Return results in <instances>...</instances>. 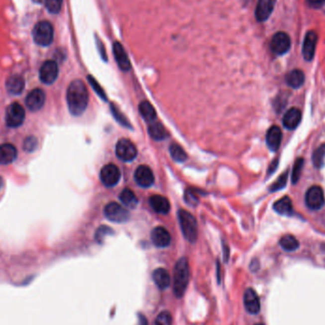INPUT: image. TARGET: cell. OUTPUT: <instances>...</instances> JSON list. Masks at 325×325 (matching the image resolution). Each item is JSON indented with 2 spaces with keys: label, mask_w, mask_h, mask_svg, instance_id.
Listing matches in <instances>:
<instances>
[{
  "label": "cell",
  "mask_w": 325,
  "mask_h": 325,
  "mask_svg": "<svg viewBox=\"0 0 325 325\" xmlns=\"http://www.w3.org/2000/svg\"><path fill=\"white\" fill-rule=\"evenodd\" d=\"M67 103L70 112L74 116L84 113L89 104V93L81 80H74L67 90Z\"/></svg>",
  "instance_id": "1"
},
{
  "label": "cell",
  "mask_w": 325,
  "mask_h": 325,
  "mask_svg": "<svg viewBox=\"0 0 325 325\" xmlns=\"http://www.w3.org/2000/svg\"><path fill=\"white\" fill-rule=\"evenodd\" d=\"M189 283V264L187 258L183 257L176 262L173 270V291L177 298H182Z\"/></svg>",
  "instance_id": "2"
},
{
  "label": "cell",
  "mask_w": 325,
  "mask_h": 325,
  "mask_svg": "<svg viewBox=\"0 0 325 325\" xmlns=\"http://www.w3.org/2000/svg\"><path fill=\"white\" fill-rule=\"evenodd\" d=\"M179 222L181 230L186 240L194 242L198 236V225L195 217L187 210H179Z\"/></svg>",
  "instance_id": "3"
},
{
  "label": "cell",
  "mask_w": 325,
  "mask_h": 325,
  "mask_svg": "<svg viewBox=\"0 0 325 325\" xmlns=\"http://www.w3.org/2000/svg\"><path fill=\"white\" fill-rule=\"evenodd\" d=\"M53 27L49 21H40L32 29V38L35 44L47 47L53 41Z\"/></svg>",
  "instance_id": "4"
},
{
  "label": "cell",
  "mask_w": 325,
  "mask_h": 325,
  "mask_svg": "<svg viewBox=\"0 0 325 325\" xmlns=\"http://www.w3.org/2000/svg\"><path fill=\"white\" fill-rule=\"evenodd\" d=\"M25 116L26 113L24 108L18 103H12L6 108V125L10 127H18L24 123Z\"/></svg>",
  "instance_id": "5"
},
{
  "label": "cell",
  "mask_w": 325,
  "mask_h": 325,
  "mask_svg": "<svg viewBox=\"0 0 325 325\" xmlns=\"http://www.w3.org/2000/svg\"><path fill=\"white\" fill-rule=\"evenodd\" d=\"M104 212L107 219L114 222H125L129 219V212L115 202L108 204Z\"/></svg>",
  "instance_id": "6"
},
{
  "label": "cell",
  "mask_w": 325,
  "mask_h": 325,
  "mask_svg": "<svg viewBox=\"0 0 325 325\" xmlns=\"http://www.w3.org/2000/svg\"><path fill=\"white\" fill-rule=\"evenodd\" d=\"M305 203L311 210H321L325 204V193L323 189L319 186H314L308 189L305 194Z\"/></svg>",
  "instance_id": "7"
},
{
  "label": "cell",
  "mask_w": 325,
  "mask_h": 325,
  "mask_svg": "<svg viewBox=\"0 0 325 325\" xmlns=\"http://www.w3.org/2000/svg\"><path fill=\"white\" fill-rule=\"evenodd\" d=\"M116 155L124 162H129L134 160L137 155V148L135 145L127 139H121L116 144Z\"/></svg>",
  "instance_id": "8"
},
{
  "label": "cell",
  "mask_w": 325,
  "mask_h": 325,
  "mask_svg": "<svg viewBox=\"0 0 325 325\" xmlns=\"http://www.w3.org/2000/svg\"><path fill=\"white\" fill-rule=\"evenodd\" d=\"M270 47L273 53L277 55H283L290 50L291 40L287 33L279 32L273 35Z\"/></svg>",
  "instance_id": "9"
},
{
  "label": "cell",
  "mask_w": 325,
  "mask_h": 325,
  "mask_svg": "<svg viewBox=\"0 0 325 325\" xmlns=\"http://www.w3.org/2000/svg\"><path fill=\"white\" fill-rule=\"evenodd\" d=\"M58 65L53 60L44 62L39 71V78L44 84L51 85L55 82L58 77Z\"/></svg>",
  "instance_id": "10"
},
{
  "label": "cell",
  "mask_w": 325,
  "mask_h": 325,
  "mask_svg": "<svg viewBox=\"0 0 325 325\" xmlns=\"http://www.w3.org/2000/svg\"><path fill=\"white\" fill-rule=\"evenodd\" d=\"M121 178V172L115 165L108 164L101 169L100 179L106 187L111 188L117 185Z\"/></svg>",
  "instance_id": "11"
},
{
  "label": "cell",
  "mask_w": 325,
  "mask_h": 325,
  "mask_svg": "<svg viewBox=\"0 0 325 325\" xmlns=\"http://www.w3.org/2000/svg\"><path fill=\"white\" fill-rule=\"evenodd\" d=\"M46 95L41 89H34L27 95L25 103L31 111L40 110L45 104Z\"/></svg>",
  "instance_id": "12"
},
{
  "label": "cell",
  "mask_w": 325,
  "mask_h": 325,
  "mask_svg": "<svg viewBox=\"0 0 325 325\" xmlns=\"http://www.w3.org/2000/svg\"><path fill=\"white\" fill-rule=\"evenodd\" d=\"M243 304L245 310L249 314H258L261 310V303L260 298L256 291L252 288H248L245 290L243 296Z\"/></svg>",
  "instance_id": "13"
},
{
  "label": "cell",
  "mask_w": 325,
  "mask_h": 325,
  "mask_svg": "<svg viewBox=\"0 0 325 325\" xmlns=\"http://www.w3.org/2000/svg\"><path fill=\"white\" fill-rule=\"evenodd\" d=\"M134 180L138 186L142 188H149L154 183V175L151 169L147 166H140L135 170Z\"/></svg>",
  "instance_id": "14"
},
{
  "label": "cell",
  "mask_w": 325,
  "mask_h": 325,
  "mask_svg": "<svg viewBox=\"0 0 325 325\" xmlns=\"http://www.w3.org/2000/svg\"><path fill=\"white\" fill-rule=\"evenodd\" d=\"M317 42H318V35L316 32L310 31L306 33L304 37V45H303V55L305 60L311 61L314 58Z\"/></svg>",
  "instance_id": "15"
},
{
  "label": "cell",
  "mask_w": 325,
  "mask_h": 325,
  "mask_svg": "<svg viewBox=\"0 0 325 325\" xmlns=\"http://www.w3.org/2000/svg\"><path fill=\"white\" fill-rule=\"evenodd\" d=\"M277 0H259L255 11L256 18L259 22L267 20L271 15Z\"/></svg>",
  "instance_id": "16"
},
{
  "label": "cell",
  "mask_w": 325,
  "mask_h": 325,
  "mask_svg": "<svg viewBox=\"0 0 325 325\" xmlns=\"http://www.w3.org/2000/svg\"><path fill=\"white\" fill-rule=\"evenodd\" d=\"M113 55L115 58L116 62L118 64L119 68L126 72L130 70V61L129 58L126 54L125 49L123 48V46L121 45V43L114 42L113 43Z\"/></svg>",
  "instance_id": "17"
},
{
  "label": "cell",
  "mask_w": 325,
  "mask_h": 325,
  "mask_svg": "<svg viewBox=\"0 0 325 325\" xmlns=\"http://www.w3.org/2000/svg\"><path fill=\"white\" fill-rule=\"evenodd\" d=\"M151 241L157 247H167L171 241V237L165 227L157 226L151 232Z\"/></svg>",
  "instance_id": "18"
},
{
  "label": "cell",
  "mask_w": 325,
  "mask_h": 325,
  "mask_svg": "<svg viewBox=\"0 0 325 325\" xmlns=\"http://www.w3.org/2000/svg\"><path fill=\"white\" fill-rule=\"evenodd\" d=\"M283 133L279 126H273L268 129L266 133V144L272 151H276L282 144Z\"/></svg>",
  "instance_id": "19"
},
{
  "label": "cell",
  "mask_w": 325,
  "mask_h": 325,
  "mask_svg": "<svg viewBox=\"0 0 325 325\" xmlns=\"http://www.w3.org/2000/svg\"><path fill=\"white\" fill-rule=\"evenodd\" d=\"M302 121V111L299 108H292L288 109L283 116V124L288 129H295Z\"/></svg>",
  "instance_id": "20"
},
{
  "label": "cell",
  "mask_w": 325,
  "mask_h": 325,
  "mask_svg": "<svg viewBox=\"0 0 325 325\" xmlns=\"http://www.w3.org/2000/svg\"><path fill=\"white\" fill-rule=\"evenodd\" d=\"M25 80L21 75L14 74L6 81V90L11 95H19L24 91Z\"/></svg>",
  "instance_id": "21"
},
{
  "label": "cell",
  "mask_w": 325,
  "mask_h": 325,
  "mask_svg": "<svg viewBox=\"0 0 325 325\" xmlns=\"http://www.w3.org/2000/svg\"><path fill=\"white\" fill-rule=\"evenodd\" d=\"M17 157V149L11 144L0 146V165H9Z\"/></svg>",
  "instance_id": "22"
},
{
  "label": "cell",
  "mask_w": 325,
  "mask_h": 325,
  "mask_svg": "<svg viewBox=\"0 0 325 325\" xmlns=\"http://www.w3.org/2000/svg\"><path fill=\"white\" fill-rule=\"evenodd\" d=\"M149 205L152 210L160 214H167L170 210L168 200L161 195H153L149 198Z\"/></svg>",
  "instance_id": "23"
},
{
  "label": "cell",
  "mask_w": 325,
  "mask_h": 325,
  "mask_svg": "<svg viewBox=\"0 0 325 325\" xmlns=\"http://www.w3.org/2000/svg\"><path fill=\"white\" fill-rule=\"evenodd\" d=\"M273 209L278 212L281 215H284V216H290L293 214V206H292V202L291 199L287 196L283 197L282 199L278 200L274 206Z\"/></svg>",
  "instance_id": "24"
},
{
  "label": "cell",
  "mask_w": 325,
  "mask_h": 325,
  "mask_svg": "<svg viewBox=\"0 0 325 325\" xmlns=\"http://www.w3.org/2000/svg\"><path fill=\"white\" fill-rule=\"evenodd\" d=\"M152 279L160 289H167L170 284L169 273L164 268H157L154 270L152 273Z\"/></svg>",
  "instance_id": "25"
},
{
  "label": "cell",
  "mask_w": 325,
  "mask_h": 325,
  "mask_svg": "<svg viewBox=\"0 0 325 325\" xmlns=\"http://www.w3.org/2000/svg\"><path fill=\"white\" fill-rule=\"evenodd\" d=\"M148 133L150 137L156 141H162L169 136L168 130L159 122H152L148 126Z\"/></svg>",
  "instance_id": "26"
},
{
  "label": "cell",
  "mask_w": 325,
  "mask_h": 325,
  "mask_svg": "<svg viewBox=\"0 0 325 325\" xmlns=\"http://www.w3.org/2000/svg\"><path fill=\"white\" fill-rule=\"evenodd\" d=\"M285 79L289 87L293 89H299L304 85L305 76L301 70H293L289 74H286Z\"/></svg>",
  "instance_id": "27"
},
{
  "label": "cell",
  "mask_w": 325,
  "mask_h": 325,
  "mask_svg": "<svg viewBox=\"0 0 325 325\" xmlns=\"http://www.w3.org/2000/svg\"><path fill=\"white\" fill-rule=\"evenodd\" d=\"M139 112L147 122H153L156 119V110L147 101H144L139 105Z\"/></svg>",
  "instance_id": "28"
},
{
  "label": "cell",
  "mask_w": 325,
  "mask_h": 325,
  "mask_svg": "<svg viewBox=\"0 0 325 325\" xmlns=\"http://www.w3.org/2000/svg\"><path fill=\"white\" fill-rule=\"evenodd\" d=\"M120 200H121L122 204L128 209H135L138 205L136 195L130 189H124L120 194Z\"/></svg>",
  "instance_id": "29"
},
{
  "label": "cell",
  "mask_w": 325,
  "mask_h": 325,
  "mask_svg": "<svg viewBox=\"0 0 325 325\" xmlns=\"http://www.w3.org/2000/svg\"><path fill=\"white\" fill-rule=\"evenodd\" d=\"M280 244L285 251H295L300 246V242L292 235H285L282 237Z\"/></svg>",
  "instance_id": "30"
},
{
  "label": "cell",
  "mask_w": 325,
  "mask_h": 325,
  "mask_svg": "<svg viewBox=\"0 0 325 325\" xmlns=\"http://www.w3.org/2000/svg\"><path fill=\"white\" fill-rule=\"evenodd\" d=\"M169 152H170L171 157L173 158L176 162L181 163V162H184L187 160V153L177 144H172L169 147Z\"/></svg>",
  "instance_id": "31"
},
{
  "label": "cell",
  "mask_w": 325,
  "mask_h": 325,
  "mask_svg": "<svg viewBox=\"0 0 325 325\" xmlns=\"http://www.w3.org/2000/svg\"><path fill=\"white\" fill-rule=\"evenodd\" d=\"M325 144L320 146L314 151L313 163L317 168H321L325 164Z\"/></svg>",
  "instance_id": "32"
},
{
  "label": "cell",
  "mask_w": 325,
  "mask_h": 325,
  "mask_svg": "<svg viewBox=\"0 0 325 325\" xmlns=\"http://www.w3.org/2000/svg\"><path fill=\"white\" fill-rule=\"evenodd\" d=\"M304 165V160L303 158H299L296 160L295 165H294L293 171H292V183L293 184L298 183L299 179L301 177Z\"/></svg>",
  "instance_id": "33"
},
{
  "label": "cell",
  "mask_w": 325,
  "mask_h": 325,
  "mask_svg": "<svg viewBox=\"0 0 325 325\" xmlns=\"http://www.w3.org/2000/svg\"><path fill=\"white\" fill-rule=\"evenodd\" d=\"M44 1L47 10L51 13H58L61 10L63 4V0H44Z\"/></svg>",
  "instance_id": "34"
},
{
  "label": "cell",
  "mask_w": 325,
  "mask_h": 325,
  "mask_svg": "<svg viewBox=\"0 0 325 325\" xmlns=\"http://www.w3.org/2000/svg\"><path fill=\"white\" fill-rule=\"evenodd\" d=\"M110 108H111V112L113 116L115 117L117 122H119L122 126H126V127H128V128H131V126L129 124V122L126 120V117L124 116L123 113H121V111L116 108L115 106L113 104L110 105Z\"/></svg>",
  "instance_id": "35"
},
{
  "label": "cell",
  "mask_w": 325,
  "mask_h": 325,
  "mask_svg": "<svg viewBox=\"0 0 325 325\" xmlns=\"http://www.w3.org/2000/svg\"><path fill=\"white\" fill-rule=\"evenodd\" d=\"M155 325H172V316L168 311H163L158 315Z\"/></svg>",
  "instance_id": "36"
},
{
  "label": "cell",
  "mask_w": 325,
  "mask_h": 325,
  "mask_svg": "<svg viewBox=\"0 0 325 325\" xmlns=\"http://www.w3.org/2000/svg\"><path fill=\"white\" fill-rule=\"evenodd\" d=\"M38 146L37 138L34 136L27 137L23 143V147L27 152H32L34 151Z\"/></svg>",
  "instance_id": "37"
},
{
  "label": "cell",
  "mask_w": 325,
  "mask_h": 325,
  "mask_svg": "<svg viewBox=\"0 0 325 325\" xmlns=\"http://www.w3.org/2000/svg\"><path fill=\"white\" fill-rule=\"evenodd\" d=\"M287 178H288V171H285L274 184H272L270 190L271 191H276V190L283 189L285 187L286 183H287Z\"/></svg>",
  "instance_id": "38"
},
{
  "label": "cell",
  "mask_w": 325,
  "mask_h": 325,
  "mask_svg": "<svg viewBox=\"0 0 325 325\" xmlns=\"http://www.w3.org/2000/svg\"><path fill=\"white\" fill-rule=\"evenodd\" d=\"M88 80H89V82H90L91 86L93 87V89L95 90V93L99 95L102 99L107 100V95H106L104 90L102 89V87H101L100 85L98 84V82L95 80V78H94L93 76L90 75V76H88Z\"/></svg>",
  "instance_id": "39"
},
{
  "label": "cell",
  "mask_w": 325,
  "mask_h": 325,
  "mask_svg": "<svg viewBox=\"0 0 325 325\" xmlns=\"http://www.w3.org/2000/svg\"><path fill=\"white\" fill-rule=\"evenodd\" d=\"M112 229L108 227V226H101L97 232H96V235H95V239L96 241L101 242L102 240L104 239L105 235H109L110 233H112Z\"/></svg>",
  "instance_id": "40"
},
{
  "label": "cell",
  "mask_w": 325,
  "mask_h": 325,
  "mask_svg": "<svg viewBox=\"0 0 325 325\" xmlns=\"http://www.w3.org/2000/svg\"><path fill=\"white\" fill-rule=\"evenodd\" d=\"M185 200L186 202L190 205V206H195L198 204V198L196 197L195 193L193 192V190H188L185 194Z\"/></svg>",
  "instance_id": "41"
},
{
  "label": "cell",
  "mask_w": 325,
  "mask_h": 325,
  "mask_svg": "<svg viewBox=\"0 0 325 325\" xmlns=\"http://www.w3.org/2000/svg\"><path fill=\"white\" fill-rule=\"evenodd\" d=\"M308 5L313 8H321L325 4V0H306Z\"/></svg>",
  "instance_id": "42"
},
{
  "label": "cell",
  "mask_w": 325,
  "mask_h": 325,
  "mask_svg": "<svg viewBox=\"0 0 325 325\" xmlns=\"http://www.w3.org/2000/svg\"><path fill=\"white\" fill-rule=\"evenodd\" d=\"M96 43H97V45H98L99 52L101 53L102 58H103V59L106 61V60H107V55H106V51L105 49H104V45H103V43L101 42V41L98 39V37H96Z\"/></svg>",
  "instance_id": "43"
},
{
  "label": "cell",
  "mask_w": 325,
  "mask_h": 325,
  "mask_svg": "<svg viewBox=\"0 0 325 325\" xmlns=\"http://www.w3.org/2000/svg\"><path fill=\"white\" fill-rule=\"evenodd\" d=\"M138 318L139 319H138V324H137V325H148L147 320L144 315L139 314L138 315Z\"/></svg>",
  "instance_id": "44"
},
{
  "label": "cell",
  "mask_w": 325,
  "mask_h": 325,
  "mask_svg": "<svg viewBox=\"0 0 325 325\" xmlns=\"http://www.w3.org/2000/svg\"><path fill=\"white\" fill-rule=\"evenodd\" d=\"M3 179H2V177H0V189L2 188V186H3Z\"/></svg>",
  "instance_id": "45"
},
{
  "label": "cell",
  "mask_w": 325,
  "mask_h": 325,
  "mask_svg": "<svg viewBox=\"0 0 325 325\" xmlns=\"http://www.w3.org/2000/svg\"><path fill=\"white\" fill-rule=\"evenodd\" d=\"M33 1H34V2H36V3H41V1H42V0H33Z\"/></svg>",
  "instance_id": "46"
},
{
  "label": "cell",
  "mask_w": 325,
  "mask_h": 325,
  "mask_svg": "<svg viewBox=\"0 0 325 325\" xmlns=\"http://www.w3.org/2000/svg\"><path fill=\"white\" fill-rule=\"evenodd\" d=\"M262 325V324H257V325Z\"/></svg>",
  "instance_id": "47"
}]
</instances>
